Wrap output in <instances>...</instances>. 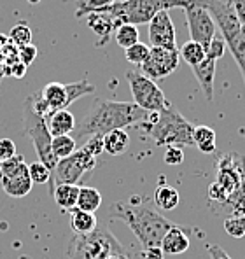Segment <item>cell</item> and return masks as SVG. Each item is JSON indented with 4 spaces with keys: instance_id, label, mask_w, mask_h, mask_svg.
<instances>
[{
    "instance_id": "1",
    "label": "cell",
    "mask_w": 245,
    "mask_h": 259,
    "mask_svg": "<svg viewBox=\"0 0 245 259\" xmlns=\"http://www.w3.org/2000/svg\"><path fill=\"white\" fill-rule=\"evenodd\" d=\"M109 215L119 219L132 230L142 249L159 247L168 230L174 226L170 219L147 205L140 196L130 198V201H116L110 205Z\"/></svg>"
},
{
    "instance_id": "2",
    "label": "cell",
    "mask_w": 245,
    "mask_h": 259,
    "mask_svg": "<svg viewBox=\"0 0 245 259\" xmlns=\"http://www.w3.org/2000/svg\"><path fill=\"white\" fill-rule=\"evenodd\" d=\"M147 112L133 102H116V100H95L90 112L75 124V139L93 135H105L112 130H125L132 124H137L145 119Z\"/></svg>"
},
{
    "instance_id": "3",
    "label": "cell",
    "mask_w": 245,
    "mask_h": 259,
    "mask_svg": "<svg viewBox=\"0 0 245 259\" xmlns=\"http://www.w3.org/2000/svg\"><path fill=\"white\" fill-rule=\"evenodd\" d=\"M196 0H126L103 7L98 13H107L114 21V26L119 25H145L159 13L170 9H186Z\"/></svg>"
},
{
    "instance_id": "4",
    "label": "cell",
    "mask_w": 245,
    "mask_h": 259,
    "mask_svg": "<svg viewBox=\"0 0 245 259\" xmlns=\"http://www.w3.org/2000/svg\"><path fill=\"white\" fill-rule=\"evenodd\" d=\"M67 259H128V254L109 230L97 226L91 233L70 238Z\"/></svg>"
},
{
    "instance_id": "5",
    "label": "cell",
    "mask_w": 245,
    "mask_h": 259,
    "mask_svg": "<svg viewBox=\"0 0 245 259\" xmlns=\"http://www.w3.org/2000/svg\"><path fill=\"white\" fill-rule=\"evenodd\" d=\"M149 139L154 140L156 146H179L193 147L194 126L179 112L174 105L167 104L159 110L158 121L152 124H144Z\"/></svg>"
},
{
    "instance_id": "6",
    "label": "cell",
    "mask_w": 245,
    "mask_h": 259,
    "mask_svg": "<svg viewBox=\"0 0 245 259\" xmlns=\"http://www.w3.org/2000/svg\"><path fill=\"white\" fill-rule=\"evenodd\" d=\"M95 166H97V158L91 156L88 151H84L83 147L74 151V154H70L68 158L58 159L56 166L53 168L51 177H49V193L55 189V186L58 184H75V186H84V181L88 177H91Z\"/></svg>"
},
{
    "instance_id": "7",
    "label": "cell",
    "mask_w": 245,
    "mask_h": 259,
    "mask_svg": "<svg viewBox=\"0 0 245 259\" xmlns=\"http://www.w3.org/2000/svg\"><path fill=\"white\" fill-rule=\"evenodd\" d=\"M23 128H25V135L32 140L33 147L39 156V161L44 163L49 170L53 172V168L56 166L58 159L53 156L51 151V133L46 124V117L39 116L32 107V97L25 98L23 104Z\"/></svg>"
},
{
    "instance_id": "8",
    "label": "cell",
    "mask_w": 245,
    "mask_h": 259,
    "mask_svg": "<svg viewBox=\"0 0 245 259\" xmlns=\"http://www.w3.org/2000/svg\"><path fill=\"white\" fill-rule=\"evenodd\" d=\"M0 188L11 198H23L32 191L33 182L28 174V165L21 154H14L13 158L2 161Z\"/></svg>"
},
{
    "instance_id": "9",
    "label": "cell",
    "mask_w": 245,
    "mask_h": 259,
    "mask_svg": "<svg viewBox=\"0 0 245 259\" xmlns=\"http://www.w3.org/2000/svg\"><path fill=\"white\" fill-rule=\"evenodd\" d=\"M128 79L130 91H132L133 104H137L145 112H154V110H161L168 104L161 88L156 84V81L145 77L142 72H128L126 74Z\"/></svg>"
},
{
    "instance_id": "10",
    "label": "cell",
    "mask_w": 245,
    "mask_h": 259,
    "mask_svg": "<svg viewBox=\"0 0 245 259\" xmlns=\"http://www.w3.org/2000/svg\"><path fill=\"white\" fill-rule=\"evenodd\" d=\"M186 13L187 26H189L191 40L201 44L207 51L209 44L212 42V39L216 37V21L212 20L210 13L207 11V7L201 6V0H196L194 4H191L189 7L184 9Z\"/></svg>"
},
{
    "instance_id": "11",
    "label": "cell",
    "mask_w": 245,
    "mask_h": 259,
    "mask_svg": "<svg viewBox=\"0 0 245 259\" xmlns=\"http://www.w3.org/2000/svg\"><path fill=\"white\" fill-rule=\"evenodd\" d=\"M179 62H181L179 49H165L151 46L147 58L144 60L140 67H142V74L145 77L152 79V81H159V79L174 74L179 67Z\"/></svg>"
},
{
    "instance_id": "12",
    "label": "cell",
    "mask_w": 245,
    "mask_h": 259,
    "mask_svg": "<svg viewBox=\"0 0 245 259\" xmlns=\"http://www.w3.org/2000/svg\"><path fill=\"white\" fill-rule=\"evenodd\" d=\"M149 42L154 48L177 49L175 42V26L168 11H159L149 21Z\"/></svg>"
},
{
    "instance_id": "13",
    "label": "cell",
    "mask_w": 245,
    "mask_h": 259,
    "mask_svg": "<svg viewBox=\"0 0 245 259\" xmlns=\"http://www.w3.org/2000/svg\"><path fill=\"white\" fill-rule=\"evenodd\" d=\"M216 65L217 60L210 58L209 55L205 56V60L201 63L191 67L194 77H196L198 84H200L201 93L205 95L207 102H212L214 98V79H216Z\"/></svg>"
},
{
    "instance_id": "14",
    "label": "cell",
    "mask_w": 245,
    "mask_h": 259,
    "mask_svg": "<svg viewBox=\"0 0 245 259\" xmlns=\"http://www.w3.org/2000/svg\"><path fill=\"white\" fill-rule=\"evenodd\" d=\"M189 237L186 235L184 228H181L179 224H174L170 230L165 233V237L161 240V250L165 256H179V254L186 252L189 249Z\"/></svg>"
},
{
    "instance_id": "15",
    "label": "cell",
    "mask_w": 245,
    "mask_h": 259,
    "mask_svg": "<svg viewBox=\"0 0 245 259\" xmlns=\"http://www.w3.org/2000/svg\"><path fill=\"white\" fill-rule=\"evenodd\" d=\"M40 97L44 98V102L48 104L49 110H61L67 109L74 102L70 100V95H68L67 84H61V82H48L40 91Z\"/></svg>"
},
{
    "instance_id": "16",
    "label": "cell",
    "mask_w": 245,
    "mask_h": 259,
    "mask_svg": "<svg viewBox=\"0 0 245 259\" xmlns=\"http://www.w3.org/2000/svg\"><path fill=\"white\" fill-rule=\"evenodd\" d=\"M84 18H88V26L93 30V33L98 37L97 48H102L110 40V35L114 33L116 26H114L112 18L107 13H90Z\"/></svg>"
},
{
    "instance_id": "17",
    "label": "cell",
    "mask_w": 245,
    "mask_h": 259,
    "mask_svg": "<svg viewBox=\"0 0 245 259\" xmlns=\"http://www.w3.org/2000/svg\"><path fill=\"white\" fill-rule=\"evenodd\" d=\"M46 124L51 133V137H60V135H70L75 130V117L72 112H68L67 109L61 110H53L46 116Z\"/></svg>"
},
{
    "instance_id": "18",
    "label": "cell",
    "mask_w": 245,
    "mask_h": 259,
    "mask_svg": "<svg viewBox=\"0 0 245 259\" xmlns=\"http://www.w3.org/2000/svg\"><path fill=\"white\" fill-rule=\"evenodd\" d=\"M130 147V135L126 130H112L103 135V151L109 156H121Z\"/></svg>"
},
{
    "instance_id": "19",
    "label": "cell",
    "mask_w": 245,
    "mask_h": 259,
    "mask_svg": "<svg viewBox=\"0 0 245 259\" xmlns=\"http://www.w3.org/2000/svg\"><path fill=\"white\" fill-rule=\"evenodd\" d=\"M51 196L55 200V203L58 205L61 210H72L75 208L79 196V186L75 184H58L55 186V189L51 191Z\"/></svg>"
},
{
    "instance_id": "20",
    "label": "cell",
    "mask_w": 245,
    "mask_h": 259,
    "mask_svg": "<svg viewBox=\"0 0 245 259\" xmlns=\"http://www.w3.org/2000/svg\"><path fill=\"white\" fill-rule=\"evenodd\" d=\"M68 214H70V228L74 231V235H88L98 226L97 217L91 212H84L75 207L72 210H68Z\"/></svg>"
},
{
    "instance_id": "21",
    "label": "cell",
    "mask_w": 245,
    "mask_h": 259,
    "mask_svg": "<svg viewBox=\"0 0 245 259\" xmlns=\"http://www.w3.org/2000/svg\"><path fill=\"white\" fill-rule=\"evenodd\" d=\"M102 194L98 189L91 188V186H79V196H77V203H75V207L81 208L84 212H91V214H95V212L100 208L102 205Z\"/></svg>"
},
{
    "instance_id": "22",
    "label": "cell",
    "mask_w": 245,
    "mask_h": 259,
    "mask_svg": "<svg viewBox=\"0 0 245 259\" xmlns=\"http://www.w3.org/2000/svg\"><path fill=\"white\" fill-rule=\"evenodd\" d=\"M179 191L175 188H172V186L168 184H161L156 188L154 191V203L156 207L159 208V210L163 212H170L174 210V208H177L179 205Z\"/></svg>"
},
{
    "instance_id": "23",
    "label": "cell",
    "mask_w": 245,
    "mask_h": 259,
    "mask_svg": "<svg viewBox=\"0 0 245 259\" xmlns=\"http://www.w3.org/2000/svg\"><path fill=\"white\" fill-rule=\"evenodd\" d=\"M193 144L198 151L205 154H212L216 151V132L210 126H194L193 130Z\"/></svg>"
},
{
    "instance_id": "24",
    "label": "cell",
    "mask_w": 245,
    "mask_h": 259,
    "mask_svg": "<svg viewBox=\"0 0 245 259\" xmlns=\"http://www.w3.org/2000/svg\"><path fill=\"white\" fill-rule=\"evenodd\" d=\"M75 149H77V142H75L74 137H70V135L53 137L51 151H53V156H55L56 159L68 158L70 154H74Z\"/></svg>"
},
{
    "instance_id": "25",
    "label": "cell",
    "mask_w": 245,
    "mask_h": 259,
    "mask_svg": "<svg viewBox=\"0 0 245 259\" xmlns=\"http://www.w3.org/2000/svg\"><path fill=\"white\" fill-rule=\"evenodd\" d=\"M179 55H181V60H184L189 67H194V65L203 62L207 51L201 44L194 42V40H187V42L179 49Z\"/></svg>"
},
{
    "instance_id": "26",
    "label": "cell",
    "mask_w": 245,
    "mask_h": 259,
    "mask_svg": "<svg viewBox=\"0 0 245 259\" xmlns=\"http://www.w3.org/2000/svg\"><path fill=\"white\" fill-rule=\"evenodd\" d=\"M114 39L119 48L126 49L139 42V28L137 25H119L114 30Z\"/></svg>"
},
{
    "instance_id": "27",
    "label": "cell",
    "mask_w": 245,
    "mask_h": 259,
    "mask_svg": "<svg viewBox=\"0 0 245 259\" xmlns=\"http://www.w3.org/2000/svg\"><path fill=\"white\" fill-rule=\"evenodd\" d=\"M116 4V0H77L75 4V18H84L90 13H98L103 7Z\"/></svg>"
},
{
    "instance_id": "28",
    "label": "cell",
    "mask_w": 245,
    "mask_h": 259,
    "mask_svg": "<svg viewBox=\"0 0 245 259\" xmlns=\"http://www.w3.org/2000/svg\"><path fill=\"white\" fill-rule=\"evenodd\" d=\"M224 231L233 238H243L245 237V217L233 214L224 219Z\"/></svg>"
},
{
    "instance_id": "29",
    "label": "cell",
    "mask_w": 245,
    "mask_h": 259,
    "mask_svg": "<svg viewBox=\"0 0 245 259\" xmlns=\"http://www.w3.org/2000/svg\"><path fill=\"white\" fill-rule=\"evenodd\" d=\"M9 40L14 42V46H25V44H30L32 42V30L26 23H18L11 28L9 32Z\"/></svg>"
},
{
    "instance_id": "30",
    "label": "cell",
    "mask_w": 245,
    "mask_h": 259,
    "mask_svg": "<svg viewBox=\"0 0 245 259\" xmlns=\"http://www.w3.org/2000/svg\"><path fill=\"white\" fill-rule=\"evenodd\" d=\"M149 49H151L149 46H145L139 40L137 44H133V46H130V48L125 49L126 62L133 63V65H142L144 60L147 58V55H149Z\"/></svg>"
},
{
    "instance_id": "31",
    "label": "cell",
    "mask_w": 245,
    "mask_h": 259,
    "mask_svg": "<svg viewBox=\"0 0 245 259\" xmlns=\"http://www.w3.org/2000/svg\"><path fill=\"white\" fill-rule=\"evenodd\" d=\"M28 174L33 184H48L49 177H51V170L40 161H35L32 165H28Z\"/></svg>"
},
{
    "instance_id": "32",
    "label": "cell",
    "mask_w": 245,
    "mask_h": 259,
    "mask_svg": "<svg viewBox=\"0 0 245 259\" xmlns=\"http://www.w3.org/2000/svg\"><path fill=\"white\" fill-rule=\"evenodd\" d=\"M163 161L170 166H177L184 161V149L179 146H168L163 154Z\"/></svg>"
},
{
    "instance_id": "33",
    "label": "cell",
    "mask_w": 245,
    "mask_h": 259,
    "mask_svg": "<svg viewBox=\"0 0 245 259\" xmlns=\"http://www.w3.org/2000/svg\"><path fill=\"white\" fill-rule=\"evenodd\" d=\"M233 161H235V168L238 174V189L236 191L245 196V156L233 152Z\"/></svg>"
},
{
    "instance_id": "34",
    "label": "cell",
    "mask_w": 245,
    "mask_h": 259,
    "mask_svg": "<svg viewBox=\"0 0 245 259\" xmlns=\"http://www.w3.org/2000/svg\"><path fill=\"white\" fill-rule=\"evenodd\" d=\"M224 53H226V40L223 39V37L216 35L212 39V42L209 44V48H207V55L214 60H219L224 56Z\"/></svg>"
},
{
    "instance_id": "35",
    "label": "cell",
    "mask_w": 245,
    "mask_h": 259,
    "mask_svg": "<svg viewBox=\"0 0 245 259\" xmlns=\"http://www.w3.org/2000/svg\"><path fill=\"white\" fill-rule=\"evenodd\" d=\"M18 58H20L21 63H25L26 67H30V65L33 63V60L37 58V48L32 42L20 46V48H18Z\"/></svg>"
},
{
    "instance_id": "36",
    "label": "cell",
    "mask_w": 245,
    "mask_h": 259,
    "mask_svg": "<svg viewBox=\"0 0 245 259\" xmlns=\"http://www.w3.org/2000/svg\"><path fill=\"white\" fill-rule=\"evenodd\" d=\"M84 151H88L91 156L98 158V156L103 152V135H93V137H88V142L83 146Z\"/></svg>"
},
{
    "instance_id": "37",
    "label": "cell",
    "mask_w": 245,
    "mask_h": 259,
    "mask_svg": "<svg viewBox=\"0 0 245 259\" xmlns=\"http://www.w3.org/2000/svg\"><path fill=\"white\" fill-rule=\"evenodd\" d=\"M228 196H229V194L226 193V189L217 181L210 184V188H209V198L212 201H217V203L226 205V201H228Z\"/></svg>"
},
{
    "instance_id": "38",
    "label": "cell",
    "mask_w": 245,
    "mask_h": 259,
    "mask_svg": "<svg viewBox=\"0 0 245 259\" xmlns=\"http://www.w3.org/2000/svg\"><path fill=\"white\" fill-rule=\"evenodd\" d=\"M14 154H16V144L11 139H0V161H6Z\"/></svg>"
},
{
    "instance_id": "39",
    "label": "cell",
    "mask_w": 245,
    "mask_h": 259,
    "mask_svg": "<svg viewBox=\"0 0 245 259\" xmlns=\"http://www.w3.org/2000/svg\"><path fill=\"white\" fill-rule=\"evenodd\" d=\"M231 4L233 11H235L236 18H238L240 25L245 26V0H228Z\"/></svg>"
},
{
    "instance_id": "40",
    "label": "cell",
    "mask_w": 245,
    "mask_h": 259,
    "mask_svg": "<svg viewBox=\"0 0 245 259\" xmlns=\"http://www.w3.org/2000/svg\"><path fill=\"white\" fill-rule=\"evenodd\" d=\"M140 259H165L161 247H145L140 252Z\"/></svg>"
},
{
    "instance_id": "41",
    "label": "cell",
    "mask_w": 245,
    "mask_h": 259,
    "mask_svg": "<svg viewBox=\"0 0 245 259\" xmlns=\"http://www.w3.org/2000/svg\"><path fill=\"white\" fill-rule=\"evenodd\" d=\"M207 250H209L210 259H231L229 254L224 249H221L219 245H207Z\"/></svg>"
},
{
    "instance_id": "42",
    "label": "cell",
    "mask_w": 245,
    "mask_h": 259,
    "mask_svg": "<svg viewBox=\"0 0 245 259\" xmlns=\"http://www.w3.org/2000/svg\"><path fill=\"white\" fill-rule=\"evenodd\" d=\"M26 68H28V67H26V65L25 63H21L20 62V60H18V62H14V65H13V67H11V75H14V77H23V75H25V72H26Z\"/></svg>"
},
{
    "instance_id": "43",
    "label": "cell",
    "mask_w": 245,
    "mask_h": 259,
    "mask_svg": "<svg viewBox=\"0 0 245 259\" xmlns=\"http://www.w3.org/2000/svg\"><path fill=\"white\" fill-rule=\"evenodd\" d=\"M233 214H238V215H243V217H245V200L238 205V207H235Z\"/></svg>"
},
{
    "instance_id": "44",
    "label": "cell",
    "mask_w": 245,
    "mask_h": 259,
    "mask_svg": "<svg viewBox=\"0 0 245 259\" xmlns=\"http://www.w3.org/2000/svg\"><path fill=\"white\" fill-rule=\"evenodd\" d=\"M26 2H28V4H32V6H35V4H39L40 0H26Z\"/></svg>"
},
{
    "instance_id": "45",
    "label": "cell",
    "mask_w": 245,
    "mask_h": 259,
    "mask_svg": "<svg viewBox=\"0 0 245 259\" xmlns=\"http://www.w3.org/2000/svg\"><path fill=\"white\" fill-rule=\"evenodd\" d=\"M18 259H32V257H30V256H26V254H23V256H20Z\"/></svg>"
},
{
    "instance_id": "46",
    "label": "cell",
    "mask_w": 245,
    "mask_h": 259,
    "mask_svg": "<svg viewBox=\"0 0 245 259\" xmlns=\"http://www.w3.org/2000/svg\"><path fill=\"white\" fill-rule=\"evenodd\" d=\"M116 2H126V0H116Z\"/></svg>"
},
{
    "instance_id": "47",
    "label": "cell",
    "mask_w": 245,
    "mask_h": 259,
    "mask_svg": "<svg viewBox=\"0 0 245 259\" xmlns=\"http://www.w3.org/2000/svg\"><path fill=\"white\" fill-rule=\"evenodd\" d=\"M0 166H2V161H0Z\"/></svg>"
}]
</instances>
